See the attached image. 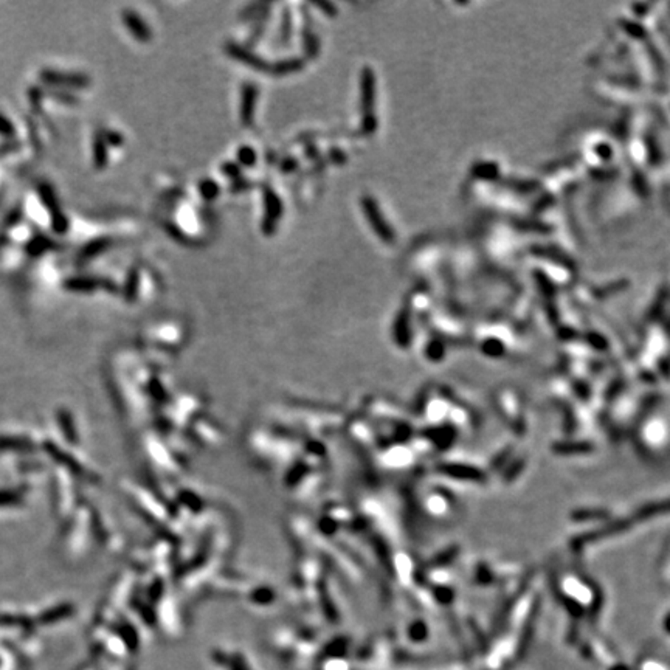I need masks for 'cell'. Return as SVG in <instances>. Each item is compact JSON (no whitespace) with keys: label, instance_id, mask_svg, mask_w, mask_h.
Segmentation results:
<instances>
[{"label":"cell","instance_id":"8992f818","mask_svg":"<svg viewBox=\"0 0 670 670\" xmlns=\"http://www.w3.org/2000/svg\"><path fill=\"white\" fill-rule=\"evenodd\" d=\"M125 19H126V23H127V28L132 31V35L135 36V39L142 40V42H148V40L151 39V31H149L148 27H146V23L140 18H138L137 14L130 13V11H127L125 14Z\"/></svg>","mask_w":670,"mask_h":670},{"label":"cell","instance_id":"30bf717a","mask_svg":"<svg viewBox=\"0 0 670 670\" xmlns=\"http://www.w3.org/2000/svg\"><path fill=\"white\" fill-rule=\"evenodd\" d=\"M306 42V52L309 56H315L318 53V39L312 35V33H306L305 38Z\"/></svg>","mask_w":670,"mask_h":670},{"label":"cell","instance_id":"7c38bea8","mask_svg":"<svg viewBox=\"0 0 670 670\" xmlns=\"http://www.w3.org/2000/svg\"><path fill=\"white\" fill-rule=\"evenodd\" d=\"M222 171H224L225 176L232 177V178L239 177V174H241V168H239L238 163H225V165L222 166Z\"/></svg>","mask_w":670,"mask_h":670},{"label":"cell","instance_id":"7a4b0ae2","mask_svg":"<svg viewBox=\"0 0 670 670\" xmlns=\"http://www.w3.org/2000/svg\"><path fill=\"white\" fill-rule=\"evenodd\" d=\"M264 205L266 217L263 222V232L266 234H272L276 228L278 219L283 216V203L276 193H273L272 190H264Z\"/></svg>","mask_w":670,"mask_h":670},{"label":"cell","instance_id":"9c48e42d","mask_svg":"<svg viewBox=\"0 0 670 670\" xmlns=\"http://www.w3.org/2000/svg\"><path fill=\"white\" fill-rule=\"evenodd\" d=\"M199 190H200V194L203 195V198L208 199V200L215 199L216 195L219 194V186L213 181H203L199 186Z\"/></svg>","mask_w":670,"mask_h":670},{"label":"cell","instance_id":"ba28073f","mask_svg":"<svg viewBox=\"0 0 670 670\" xmlns=\"http://www.w3.org/2000/svg\"><path fill=\"white\" fill-rule=\"evenodd\" d=\"M238 160L244 166H253L256 163V152L250 146H241L238 151Z\"/></svg>","mask_w":670,"mask_h":670},{"label":"cell","instance_id":"277c9868","mask_svg":"<svg viewBox=\"0 0 670 670\" xmlns=\"http://www.w3.org/2000/svg\"><path fill=\"white\" fill-rule=\"evenodd\" d=\"M256 98H258L256 86L253 83L245 84L242 89V101H241V121L244 126H250L253 123Z\"/></svg>","mask_w":670,"mask_h":670},{"label":"cell","instance_id":"52a82bcc","mask_svg":"<svg viewBox=\"0 0 670 670\" xmlns=\"http://www.w3.org/2000/svg\"><path fill=\"white\" fill-rule=\"evenodd\" d=\"M301 61L300 59H289V61H281L280 64H276L273 70L278 73V75H288V73L297 72L301 69Z\"/></svg>","mask_w":670,"mask_h":670},{"label":"cell","instance_id":"6da1fadb","mask_svg":"<svg viewBox=\"0 0 670 670\" xmlns=\"http://www.w3.org/2000/svg\"><path fill=\"white\" fill-rule=\"evenodd\" d=\"M362 205H363V210H365V215H366L368 220H370L371 227L374 228V232L377 233L379 238H380L382 241H385V242H391V241H393V239H394L393 230H391V228L388 227L387 220L383 219V216H382L380 210H379V207H377V203H375V200L371 199V198H363Z\"/></svg>","mask_w":670,"mask_h":670},{"label":"cell","instance_id":"8fae6325","mask_svg":"<svg viewBox=\"0 0 670 670\" xmlns=\"http://www.w3.org/2000/svg\"><path fill=\"white\" fill-rule=\"evenodd\" d=\"M375 127H377V120H375L374 113L373 115H363L362 120V132L363 134H373Z\"/></svg>","mask_w":670,"mask_h":670},{"label":"cell","instance_id":"3957f363","mask_svg":"<svg viewBox=\"0 0 670 670\" xmlns=\"http://www.w3.org/2000/svg\"><path fill=\"white\" fill-rule=\"evenodd\" d=\"M375 101V76L371 69L362 72V109L363 115H373Z\"/></svg>","mask_w":670,"mask_h":670},{"label":"cell","instance_id":"5b68a950","mask_svg":"<svg viewBox=\"0 0 670 670\" xmlns=\"http://www.w3.org/2000/svg\"><path fill=\"white\" fill-rule=\"evenodd\" d=\"M227 52L230 53V55L233 56V58L242 61L244 64L250 65V67H253V69H256V70H267V64H266L263 59H259L256 55H253L251 52L245 50V48H242V47H239V45H234V44L228 45V50H227Z\"/></svg>","mask_w":670,"mask_h":670}]
</instances>
